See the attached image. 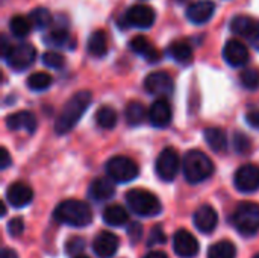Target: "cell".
<instances>
[{
	"mask_svg": "<svg viewBox=\"0 0 259 258\" xmlns=\"http://www.w3.org/2000/svg\"><path fill=\"white\" fill-rule=\"evenodd\" d=\"M91 99H93V94L88 90H82V91H77L76 94H73L67 100V103L62 106V109L56 119L55 132L58 135H65L71 129H74L77 122L82 119V116L91 105Z\"/></svg>",
	"mask_w": 259,
	"mask_h": 258,
	"instance_id": "cell-1",
	"label": "cell"
},
{
	"mask_svg": "<svg viewBox=\"0 0 259 258\" xmlns=\"http://www.w3.org/2000/svg\"><path fill=\"white\" fill-rule=\"evenodd\" d=\"M53 217L58 224H64L74 228H83L93 222V211L87 202L77 199H67L55 208Z\"/></svg>",
	"mask_w": 259,
	"mask_h": 258,
	"instance_id": "cell-2",
	"label": "cell"
},
{
	"mask_svg": "<svg viewBox=\"0 0 259 258\" xmlns=\"http://www.w3.org/2000/svg\"><path fill=\"white\" fill-rule=\"evenodd\" d=\"M182 172L190 184H199L214 173V163L202 151H190L182 160Z\"/></svg>",
	"mask_w": 259,
	"mask_h": 258,
	"instance_id": "cell-3",
	"label": "cell"
},
{
	"mask_svg": "<svg viewBox=\"0 0 259 258\" xmlns=\"http://www.w3.org/2000/svg\"><path fill=\"white\" fill-rule=\"evenodd\" d=\"M231 222L244 237H252L259 231V204L241 202L237 205Z\"/></svg>",
	"mask_w": 259,
	"mask_h": 258,
	"instance_id": "cell-4",
	"label": "cell"
},
{
	"mask_svg": "<svg viewBox=\"0 0 259 258\" xmlns=\"http://www.w3.org/2000/svg\"><path fill=\"white\" fill-rule=\"evenodd\" d=\"M126 202L129 208L143 217H153L158 216L162 210L159 199L149 190L144 189H134L126 193Z\"/></svg>",
	"mask_w": 259,
	"mask_h": 258,
	"instance_id": "cell-5",
	"label": "cell"
},
{
	"mask_svg": "<svg viewBox=\"0 0 259 258\" xmlns=\"http://www.w3.org/2000/svg\"><path fill=\"white\" fill-rule=\"evenodd\" d=\"M105 170L114 182H120V184L134 181L140 173L138 164L132 158L124 155H117L109 158L105 166Z\"/></svg>",
	"mask_w": 259,
	"mask_h": 258,
	"instance_id": "cell-6",
	"label": "cell"
},
{
	"mask_svg": "<svg viewBox=\"0 0 259 258\" xmlns=\"http://www.w3.org/2000/svg\"><path fill=\"white\" fill-rule=\"evenodd\" d=\"M155 170H156V175L162 181H165V182L173 181L181 170V157H179L178 151L173 148L162 149L156 158Z\"/></svg>",
	"mask_w": 259,
	"mask_h": 258,
	"instance_id": "cell-7",
	"label": "cell"
},
{
	"mask_svg": "<svg viewBox=\"0 0 259 258\" xmlns=\"http://www.w3.org/2000/svg\"><path fill=\"white\" fill-rule=\"evenodd\" d=\"M156 20V12L152 6L144 5V3H138L131 6L124 15L123 20L120 21V24L126 26H132V27H138V29H147L152 27L153 23Z\"/></svg>",
	"mask_w": 259,
	"mask_h": 258,
	"instance_id": "cell-8",
	"label": "cell"
},
{
	"mask_svg": "<svg viewBox=\"0 0 259 258\" xmlns=\"http://www.w3.org/2000/svg\"><path fill=\"white\" fill-rule=\"evenodd\" d=\"M3 58L12 70L24 71L26 68H29L33 64V61L36 58V50L32 44L21 43V44L12 46Z\"/></svg>",
	"mask_w": 259,
	"mask_h": 258,
	"instance_id": "cell-9",
	"label": "cell"
},
{
	"mask_svg": "<svg viewBox=\"0 0 259 258\" xmlns=\"http://www.w3.org/2000/svg\"><path fill=\"white\" fill-rule=\"evenodd\" d=\"M231 30L246 38L259 52V20L249 15H237L231 21Z\"/></svg>",
	"mask_w": 259,
	"mask_h": 258,
	"instance_id": "cell-10",
	"label": "cell"
},
{
	"mask_svg": "<svg viewBox=\"0 0 259 258\" xmlns=\"http://www.w3.org/2000/svg\"><path fill=\"white\" fill-rule=\"evenodd\" d=\"M175 82L167 71H153L144 79V90L156 97H165L173 93Z\"/></svg>",
	"mask_w": 259,
	"mask_h": 258,
	"instance_id": "cell-11",
	"label": "cell"
},
{
	"mask_svg": "<svg viewBox=\"0 0 259 258\" xmlns=\"http://www.w3.org/2000/svg\"><path fill=\"white\" fill-rule=\"evenodd\" d=\"M234 184L241 193H253L259 190V166L244 164L241 166L234 176Z\"/></svg>",
	"mask_w": 259,
	"mask_h": 258,
	"instance_id": "cell-12",
	"label": "cell"
},
{
	"mask_svg": "<svg viewBox=\"0 0 259 258\" xmlns=\"http://www.w3.org/2000/svg\"><path fill=\"white\" fill-rule=\"evenodd\" d=\"M173 249L181 258H194L199 254L197 239L187 230H179L173 236Z\"/></svg>",
	"mask_w": 259,
	"mask_h": 258,
	"instance_id": "cell-13",
	"label": "cell"
},
{
	"mask_svg": "<svg viewBox=\"0 0 259 258\" xmlns=\"http://www.w3.org/2000/svg\"><path fill=\"white\" fill-rule=\"evenodd\" d=\"M223 58L231 67H243L249 62V50L240 40H229L223 47Z\"/></svg>",
	"mask_w": 259,
	"mask_h": 258,
	"instance_id": "cell-14",
	"label": "cell"
},
{
	"mask_svg": "<svg viewBox=\"0 0 259 258\" xmlns=\"http://www.w3.org/2000/svg\"><path fill=\"white\" fill-rule=\"evenodd\" d=\"M120 246V240L115 234L109 231H100L94 242H93V251L99 258L112 257Z\"/></svg>",
	"mask_w": 259,
	"mask_h": 258,
	"instance_id": "cell-15",
	"label": "cell"
},
{
	"mask_svg": "<svg viewBox=\"0 0 259 258\" xmlns=\"http://www.w3.org/2000/svg\"><path fill=\"white\" fill-rule=\"evenodd\" d=\"M32 199H33V192L24 182H14L6 190V201L14 208H23L29 205Z\"/></svg>",
	"mask_w": 259,
	"mask_h": 258,
	"instance_id": "cell-16",
	"label": "cell"
},
{
	"mask_svg": "<svg viewBox=\"0 0 259 258\" xmlns=\"http://www.w3.org/2000/svg\"><path fill=\"white\" fill-rule=\"evenodd\" d=\"M215 5L211 0H197L187 8V18L194 24H205L212 18Z\"/></svg>",
	"mask_w": 259,
	"mask_h": 258,
	"instance_id": "cell-17",
	"label": "cell"
},
{
	"mask_svg": "<svg viewBox=\"0 0 259 258\" xmlns=\"http://www.w3.org/2000/svg\"><path fill=\"white\" fill-rule=\"evenodd\" d=\"M171 119H173V111L165 99L159 97L152 103L149 109V120L155 128H167Z\"/></svg>",
	"mask_w": 259,
	"mask_h": 258,
	"instance_id": "cell-18",
	"label": "cell"
},
{
	"mask_svg": "<svg viewBox=\"0 0 259 258\" xmlns=\"http://www.w3.org/2000/svg\"><path fill=\"white\" fill-rule=\"evenodd\" d=\"M129 47L134 53L140 55L141 58H144L146 61H149L150 64H155L161 59V53L159 50L153 46V43L144 36V35H137L131 40Z\"/></svg>",
	"mask_w": 259,
	"mask_h": 258,
	"instance_id": "cell-19",
	"label": "cell"
},
{
	"mask_svg": "<svg viewBox=\"0 0 259 258\" xmlns=\"http://www.w3.org/2000/svg\"><path fill=\"white\" fill-rule=\"evenodd\" d=\"M193 220H194L196 228L200 233L209 234L215 230V227L219 224V214L211 205H202L196 210Z\"/></svg>",
	"mask_w": 259,
	"mask_h": 258,
	"instance_id": "cell-20",
	"label": "cell"
},
{
	"mask_svg": "<svg viewBox=\"0 0 259 258\" xmlns=\"http://www.w3.org/2000/svg\"><path fill=\"white\" fill-rule=\"evenodd\" d=\"M6 126L11 131H26L33 134L36 131V119L30 111H18L6 117Z\"/></svg>",
	"mask_w": 259,
	"mask_h": 258,
	"instance_id": "cell-21",
	"label": "cell"
},
{
	"mask_svg": "<svg viewBox=\"0 0 259 258\" xmlns=\"http://www.w3.org/2000/svg\"><path fill=\"white\" fill-rule=\"evenodd\" d=\"M90 198L97 201V202H103L108 201L114 196L115 193V187H114V181L108 176V178H97L91 182L90 186Z\"/></svg>",
	"mask_w": 259,
	"mask_h": 258,
	"instance_id": "cell-22",
	"label": "cell"
},
{
	"mask_svg": "<svg viewBox=\"0 0 259 258\" xmlns=\"http://www.w3.org/2000/svg\"><path fill=\"white\" fill-rule=\"evenodd\" d=\"M203 138L214 152H225L228 149V137L222 128H206L203 131Z\"/></svg>",
	"mask_w": 259,
	"mask_h": 258,
	"instance_id": "cell-23",
	"label": "cell"
},
{
	"mask_svg": "<svg viewBox=\"0 0 259 258\" xmlns=\"http://www.w3.org/2000/svg\"><path fill=\"white\" fill-rule=\"evenodd\" d=\"M88 53L94 58H103L108 53V38L105 30H96L90 35L87 43Z\"/></svg>",
	"mask_w": 259,
	"mask_h": 258,
	"instance_id": "cell-24",
	"label": "cell"
},
{
	"mask_svg": "<svg viewBox=\"0 0 259 258\" xmlns=\"http://www.w3.org/2000/svg\"><path fill=\"white\" fill-rule=\"evenodd\" d=\"M167 53L170 55V58H173L176 62L179 64H187L191 61L193 58V47L188 41L185 40H178V41H173L168 49H167Z\"/></svg>",
	"mask_w": 259,
	"mask_h": 258,
	"instance_id": "cell-25",
	"label": "cell"
},
{
	"mask_svg": "<svg viewBox=\"0 0 259 258\" xmlns=\"http://www.w3.org/2000/svg\"><path fill=\"white\" fill-rule=\"evenodd\" d=\"M124 117H126V122L129 123V126H140L149 117V111L146 109V106L141 102L134 100V102L127 103V106L124 109Z\"/></svg>",
	"mask_w": 259,
	"mask_h": 258,
	"instance_id": "cell-26",
	"label": "cell"
},
{
	"mask_svg": "<svg viewBox=\"0 0 259 258\" xmlns=\"http://www.w3.org/2000/svg\"><path fill=\"white\" fill-rule=\"evenodd\" d=\"M70 41V32L65 24H52L49 33L44 36V43L53 47H64Z\"/></svg>",
	"mask_w": 259,
	"mask_h": 258,
	"instance_id": "cell-27",
	"label": "cell"
},
{
	"mask_svg": "<svg viewBox=\"0 0 259 258\" xmlns=\"http://www.w3.org/2000/svg\"><path fill=\"white\" fill-rule=\"evenodd\" d=\"M103 222L109 227H121L127 222L129 214L121 205H109L103 210Z\"/></svg>",
	"mask_w": 259,
	"mask_h": 258,
	"instance_id": "cell-28",
	"label": "cell"
},
{
	"mask_svg": "<svg viewBox=\"0 0 259 258\" xmlns=\"http://www.w3.org/2000/svg\"><path fill=\"white\" fill-rule=\"evenodd\" d=\"M29 20H30L32 26L35 29H38V30L49 29L52 26V21H53L50 11L47 8H42V6L32 9L30 14H29Z\"/></svg>",
	"mask_w": 259,
	"mask_h": 258,
	"instance_id": "cell-29",
	"label": "cell"
},
{
	"mask_svg": "<svg viewBox=\"0 0 259 258\" xmlns=\"http://www.w3.org/2000/svg\"><path fill=\"white\" fill-rule=\"evenodd\" d=\"M32 23L29 20V17H23V15H15L11 18L9 21V30L15 38H26L30 30H32Z\"/></svg>",
	"mask_w": 259,
	"mask_h": 258,
	"instance_id": "cell-30",
	"label": "cell"
},
{
	"mask_svg": "<svg viewBox=\"0 0 259 258\" xmlns=\"http://www.w3.org/2000/svg\"><path fill=\"white\" fill-rule=\"evenodd\" d=\"M96 122L102 129H112L118 122V116L111 106H100L96 114Z\"/></svg>",
	"mask_w": 259,
	"mask_h": 258,
	"instance_id": "cell-31",
	"label": "cell"
},
{
	"mask_svg": "<svg viewBox=\"0 0 259 258\" xmlns=\"http://www.w3.org/2000/svg\"><path fill=\"white\" fill-rule=\"evenodd\" d=\"M237 249L232 242L222 240L215 245H212L208 251V258H235Z\"/></svg>",
	"mask_w": 259,
	"mask_h": 258,
	"instance_id": "cell-32",
	"label": "cell"
},
{
	"mask_svg": "<svg viewBox=\"0 0 259 258\" xmlns=\"http://www.w3.org/2000/svg\"><path fill=\"white\" fill-rule=\"evenodd\" d=\"M52 82H53L52 76L49 73H46V71L32 73L26 81L29 90H32V91H44L52 85Z\"/></svg>",
	"mask_w": 259,
	"mask_h": 258,
	"instance_id": "cell-33",
	"label": "cell"
},
{
	"mask_svg": "<svg viewBox=\"0 0 259 258\" xmlns=\"http://www.w3.org/2000/svg\"><path fill=\"white\" fill-rule=\"evenodd\" d=\"M240 81L243 84L244 88L247 90H258L259 88V70L258 68H246L243 70L241 76H240Z\"/></svg>",
	"mask_w": 259,
	"mask_h": 258,
	"instance_id": "cell-34",
	"label": "cell"
},
{
	"mask_svg": "<svg viewBox=\"0 0 259 258\" xmlns=\"http://www.w3.org/2000/svg\"><path fill=\"white\" fill-rule=\"evenodd\" d=\"M42 64L50 67V68H55V70H59L64 67L65 64V58L59 53V52H55V50H47L44 55H42Z\"/></svg>",
	"mask_w": 259,
	"mask_h": 258,
	"instance_id": "cell-35",
	"label": "cell"
},
{
	"mask_svg": "<svg viewBox=\"0 0 259 258\" xmlns=\"http://www.w3.org/2000/svg\"><path fill=\"white\" fill-rule=\"evenodd\" d=\"M234 149L238 152V154H249L250 149H252V141L250 138L243 134V132H235L234 135Z\"/></svg>",
	"mask_w": 259,
	"mask_h": 258,
	"instance_id": "cell-36",
	"label": "cell"
},
{
	"mask_svg": "<svg viewBox=\"0 0 259 258\" xmlns=\"http://www.w3.org/2000/svg\"><path fill=\"white\" fill-rule=\"evenodd\" d=\"M67 254H73V255H79L83 249H85V242L82 240V237H73L67 242L65 245Z\"/></svg>",
	"mask_w": 259,
	"mask_h": 258,
	"instance_id": "cell-37",
	"label": "cell"
},
{
	"mask_svg": "<svg viewBox=\"0 0 259 258\" xmlns=\"http://www.w3.org/2000/svg\"><path fill=\"white\" fill-rule=\"evenodd\" d=\"M167 242V236L165 233L162 231L161 227H153L150 234H149V240H147V245L149 246H153V245H158V243H165Z\"/></svg>",
	"mask_w": 259,
	"mask_h": 258,
	"instance_id": "cell-38",
	"label": "cell"
},
{
	"mask_svg": "<svg viewBox=\"0 0 259 258\" xmlns=\"http://www.w3.org/2000/svg\"><path fill=\"white\" fill-rule=\"evenodd\" d=\"M24 231V222L20 217H14L8 222V234L11 237H20Z\"/></svg>",
	"mask_w": 259,
	"mask_h": 258,
	"instance_id": "cell-39",
	"label": "cell"
},
{
	"mask_svg": "<svg viewBox=\"0 0 259 258\" xmlns=\"http://www.w3.org/2000/svg\"><path fill=\"white\" fill-rule=\"evenodd\" d=\"M127 234H129L132 243H138L140 239L143 237V227H141L140 224L134 222V224H131V225L127 227Z\"/></svg>",
	"mask_w": 259,
	"mask_h": 258,
	"instance_id": "cell-40",
	"label": "cell"
},
{
	"mask_svg": "<svg viewBox=\"0 0 259 258\" xmlns=\"http://www.w3.org/2000/svg\"><path fill=\"white\" fill-rule=\"evenodd\" d=\"M246 122L249 126L259 129V109H252L246 114Z\"/></svg>",
	"mask_w": 259,
	"mask_h": 258,
	"instance_id": "cell-41",
	"label": "cell"
},
{
	"mask_svg": "<svg viewBox=\"0 0 259 258\" xmlns=\"http://www.w3.org/2000/svg\"><path fill=\"white\" fill-rule=\"evenodd\" d=\"M11 163H12V160H11V155H9L8 149L6 148H2L0 149V169L2 170L8 169L11 166Z\"/></svg>",
	"mask_w": 259,
	"mask_h": 258,
	"instance_id": "cell-42",
	"label": "cell"
},
{
	"mask_svg": "<svg viewBox=\"0 0 259 258\" xmlns=\"http://www.w3.org/2000/svg\"><path fill=\"white\" fill-rule=\"evenodd\" d=\"M2 258H18V255H17V252H15L14 249L5 248V249L2 251Z\"/></svg>",
	"mask_w": 259,
	"mask_h": 258,
	"instance_id": "cell-43",
	"label": "cell"
},
{
	"mask_svg": "<svg viewBox=\"0 0 259 258\" xmlns=\"http://www.w3.org/2000/svg\"><path fill=\"white\" fill-rule=\"evenodd\" d=\"M144 258H168V257H167V254H165V252H162V251H152V252H149V254H147Z\"/></svg>",
	"mask_w": 259,
	"mask_h": 258,
	"instance_id": "cell-44",
	"label": "cell"
},
{
	"mask_svg": "<svg viewBox=\"0 0 259 258\" xmlns=\"http://www.w3.org/2000/svg\"><path fill=\"white\" fill-rule=\"evenodd\" d=\"M74 258H88V257H83V255H77V257H74Z\"/></svg>",
	"mask_w": 259,
	"mask_h": 258,
	"instance_id": "cell-45",
	"label": "cell"
},
{
	"mask_svg": "<svg viewBox=\"0 0 259 258\" xmlns=\"http://www.w3.org/2000/svg\"><path fill=\"white\" fill-rule=\"evenodd\" d=\"M253 258H259V254H256V255H255V257Z\"/></svg>",
	"mask_w": 259,
	"mask_h": 258,
	"instance_id": "cell-46",
	"label": "cell"
},
{
	"mask_svg": "<svg viewBox=\"0 0 259 258\" xmlns=\"http://www.w3.org/2000/svg\"><path fill=\"white\" fill-rule=\"evenodd\" d=\"M178 2H184V0H178Z\"/></svg>",
	"mask_w": 259,
	"mask_h": 258,
	"instance_id": "cell-47",
	"label": "cell"
}]
</instances>
